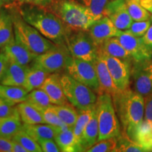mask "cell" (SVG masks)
<instances>
[{
	"mask_svg": "<svg viewBox=\"0 0 152 152\" xmlns=\"http://www.w3.org/2000/svg\"><path fill=\"white\" fill-rule=\"evenodd\" d=\"M16 8L26 22L56 45H66L71 29L52 11L45 7L30 4H18Z\"/></svg>",
	"mask_w": 152,
	"mask_h": 152,
	"instance_id": "cell-1",
	"label": "cell"
},
{
	"mask_svg": "<svg viewBox=\"0 0 152 152\" xmlns=\"http://www.w3.org/2000/svg\"><path fill=\"white\" fill-rule=\"evenodd\" d=\"M112 99L123 132L135 142L139 129L144 122V96L128 87L119 90Z\"/></svg>",
	"mask_w": 152,
	"mask_h": 152,
	"instance_id": "cell-2",
	"label": "cell"
},
{
	"mask_svg": "<svg viewBox=\"0 0 152 152\" xmlns=\"http://www.w3.org/2000/svg\"><path fill=\"white\" fill-rule=\"evenodd\" d=\"M47 9L72 30H88L97 20L90 11L77 0H54Z\"/></svg>",
	"mask_w": 152,
	"mask_h": 152,
	"instance_id": "cell-3",
	"label": "cell"
},
{
	"mask_svg": "<svg viewBox=\"0 0 152 152\" xmlns=\"http://www.w3.org/2000/svg\"><path fill=\"white\" fill-rule=\"evenodd\" d=\"M16 6L8 9L14 23L15 39L37 56L56 47V44L44 37L37 29L25 21Z\"/></svg>",
	"mask_w": 152,
	"mask_h": 152,
	"instance_id": "cell-4",
	"label": "cell"
},
{
	"mask_svg": "<svg viewBox=\"0 0 152 152\" xmlns=\"http://www.w3.org/2000/svg\"><path fill=\"white\" fill-rule=\"evenodd\" d=\"M95 106L99 125L98 142L118 137L121 133V125L114 108L111 95L108 93L99 94Z\"/></svg>",
	"mask_w": 152,
	"mask_h": 152,
	"instance_id": "cell-5",
	"label": "cell"
},
{
	"mask_svg": "<svg viewBox=\"0 0 152 152\" xmlns=\"http://www.w3.org/2000/svg\"><path fill=\"white\" fill-rule=\"evenodd\" d=\"M61 81L66 98L74 107L77 110L90 109L94 107L97 96L94 90L66 73L61 75Z\"/></svg>",
	"mask_w": 152,
	"mask_h": 152,
	"instance_id": "cell-6",
	"label": "cell"
},
{
	"mask_svg": "<svg viewBox=\"0 0 152 152\" xmlns=\"http://www.w3.org/2000/svg\"><path fill=\"white\" fill-rule=\"evenodd\" d=\"M66 45L71 56L94 63L99 56V47L87 30H71L66 37Z\"/></svg>",
	"mask_w": 152,
	"mask_h": 152,
	"instance_id": "cell-7",
	"label": "cell"
},
{
	"mask_svg": "<svg viewBox=\"0 0 152 152\" xmlns=\"http://www.w3.org/2000/svg\"><path fill=\"white\" fill-rule=\"evenodd\" d=\"M65 71L73 78L99 93V84L94 63L71 56L68 60Z\"/></svg>",
	"mask_w": 152,
	"mask_h": 152,
	"instance_id": "cell-8",
	"label": "cell"
},
{
	"mask_svg": "<svg viewBox=\"0 0 152 152\" xmlns=\"http://www.w3.org/2000/svg\"><path fill=\"white\" fill-rule=\"evenodd\" d=\"M71 57L66 45H56L47 52L37 56L34 62L49 73L64 71Z\"/></svg>",
	"mask_w": 152,
	"mask_h": 152,
	"instance_id": "cell-9",
	"label": "cell"
},
{
	"mask_svg": "<svg viewBox=\"0 0 152 152\" xmlns=\"http://www.w3.org/2000/svg\"><path fill=\"white\" fill-rule=\"evenodd\" d=\"M134 90L143 96L152 93V60L134 61L131 67Z\"/></svg>",
	"mask_w": 152,
	"mask_h": 152,
	"instance_id": "cell-10",
	"label": "cell"
},
{
	"mask_svg": "<svg viewBox=\"0 0 152 152\" xmlns=\"http://www.w3.org/2000/svg\"><path fill=\"white\" fill-rule=\"evenodd\" d=\"M106 63L114 84L120 91L129 87L131 77V62L106 55L100 54Z\"/></svg>",
	"mask_w": 152,
	"mask_h": 152,
	"instance_id": "cell-11",
	"label": "cell"
},
{
	"mask_svg": "<svg viewBox=\"0 0 152 152\" xmlns=\"http://www.w3.org/2000/svg\"><path fill=\"white\" fill-rule=\"evenodd\" d=\"M116 37L130 54L133 61H140L151 58L152 51L144 45L142 37H136L126 30H122Z\"/></svg>",
	"mask_w": 152,
	"mask_h": 152,
	"instance_id": "cell-12",
	"label": "cell"
},
{
	"mask_svg": "<svg viewBox=\"0 0 152 152\" xmlns=\"http://www.w3.org/2000/svg\"><path fill=\"white\" fill-rule=\"evenodd\" d=\"M108 16L114 26L120 30H126L130 27L133 20L127 8L126 0H111L105 9Z\"/></svg>",
	"mask_w": 152,
	"mask_h": 152,
	"instance_id": "cell-13",
	"label": "cell"
},
{
	"mask_svg": "<svg viewBox=\"0 0 152 152\" xmlns=\"http://www.w3.org/2000/svg\"><path fill=\"white\" fill-rule=\"evenodd\" d=\"M87 31L94 43L99 47L107 39L118 36L122 30L118 29L109 17L104 16L94 23Z\"/></svg>",
	"mask_w": 152,
	"mask_h": 152,
	"instance_id": "cell-14",
	"label": "cell"
},
{
	"mask_svg": "<svg viewBox=\"0 0 152 152\" xmlns=\"http://www.w3.org/2000/svg\"><path fill=\"white\" fill-rule=\"evenodd\" d=\"M40 88L47 93L53 105H63L69 102L64 94L58 73H51Z\"/></svg>",
	"mask_w": 152,
	"mask_h": 152,
	"instance_id": "cell-15",
	"label": "cell"
},
{
	"mask_svg": "<svg viewBox=\"0 0 152 152\" xmlns=\"http://www.w3.org/2000/svg\"><path fill=\"white\" fill-rule=\"evenodd\" d=\"M2 48L9 62L16 63L20 65L29 66L37 56L17 42L15 38Z\"/></svg>",
	"mask_w": 152,
	"mask_h": 152,
	"instance_id": "cell-16",
	"label": "cell"
},
{
	"mask_svg": "<svg viewBox=\"0 0 152 152\" xmlns=\"http://www.w3.org/2000/svg\"><path fill=\"white\" fill-rule=\"evenodd\" d=\"M97 75L99 84V94L102 93H108L111 96L118 92V90L115 84L110 73L106 63L103 58L99 54L97 58L94 62Z\"/></svg>",
	"mask_w": 152,
	"mask_h": 152,
	"instance_id": "cell-17",
	"label": "cell"
},
{
	"mask_svg": "<svg viewBox=\"0 0 152 152\" xmlns=\"http://www.w3.org/2000/svg\"><path fill=\"white\" fill-rule=\"evenodd\" d=\"M28 68L29 66L9 62L4 75L0 80V84L9 86L23 87Z\"/></svg>",
	"mask_w": 152,
	"mask_h": 152,
	"instance_id": "cell-18",
	"label": "cell"
},
{
	"mask_svg": "<svg viewBox=\"0 0 152 152\" xmlns=\"http://www.w3.org/2000/svg\"><path fill=\"white\" fill-rule=\"evenodd\" d=\"M22 128L37 142L39 140L44 139H55L58 132L64 130L62 128L47 123H23Z\"/></svg>",
	"mask_w": 152,
	"mask_h": 152,
	"instance_id": "cell-19",
	"label": "cell"
},
{
	"mask_svg": "<svg viewBox=\"0 0 152 152\" xmlns=\"http://www.w3.org/2000/svg\"><path fill=\"white\" fill-rule=\"evenodd\" d=\"M31 65L28 68L23 86L29 92L35 89L40 88L47 77L51 74L34 61Z\"/></svg>",
	"mask_w": 152,
	"mask_h": 152,
	"instance_id": "cell-20",
	"label": "cell"
},
{
	"mask_svg": "<svg viewBox=\"0 0 152 152\" xmlns=\"http://www.w3.org/2000/svg\"><path fill=\"white\" fill-rule=\"evenodd\" d=\"M98 138L99 125L96 113V106H95L94 113L85 126L82 134L80 144L81 151H87V149L92 147L98 142Z\"/></svg>",
	"mask_w": 152,
	"mask_h": 152,
	"instance_id": "cell-21",
	"label": "cell"
},
{
	"mask_svg": "<svg viewBox=\"0 0 152 152\" xmlns=\"http://www.w3.org/2000/svg\"><path fill=\"white\" fill-rule=\"evenodd\" d=\"M99 54L115 57L130 62L133 61L130 54L125 50L116 37L110 38L102 43L99 47Z\"/></svg>",
	"mask_w": 152,
	"mask_h": 152,
	"instance_id": "cell-22",
	"label": "cell"
},
{
	"mask_svg": "<svg viewBox=\"0 0 152 152\" xmlns=\"http://www.w3.org/2000/svg\"><path fill=\"white\" fill-rule=\"evenodd\" d=\"M22 126L23 122L18 109L10 115L0 117V137L12 140Z\"/></svg>",
	"mask_w": 152,
	"mask_h": 152,
	"instance_id": "cell-23",
	"label": "cell"
},
{
	"mask_svg": "<svg viewBox=\"0 0 152 152\" xmlns=\"http://www.w3.org/2000/svg\"><path fill=\"white\" fill-rule=\"evenodd\" d=\"M15 38L12 17L8 9H0V49Z\"/></svg>",
	"mask_w": 152,
	"mask_h": 152,
	"instance_id": "cell-24",
	"label": "cell"
},
{
	"mask_svg": "<svg viewBox=\"0 0 152 152\" xmlns=\"http://www.w3.org/2000/svg\"><path fill=\"white\" fill-rule=\"evenodd\" d=\"M28 91L23 87L9 86L0 84V97L11 106L26 100Z\"/></svg>",
	"mask_w": 152,
	"mask_h": 152,
	"instance_id": "cell-25",
	"label": "cell"
},
{
	"mask_svg": "<svg viewBox=\"0 0 152 152\" xmlns=\"http://www.w3.org/2000/svg\"><path fill=\"white\" fill-rule=\"evenodd\" d=\"M16 108L23 123L26 124L45 123L42 112L35 109L26 101L17 104Z\"/></svg>",
	"mask_w": 152,
	"mask_h": 152,
	"instance_id": "cell-26",
	"label": "cell"
},
{
	"mask_svg": "<svg viewBox=\"0 0 152 152\" xmlns=\"http://www.w3.org/2000/svg\"><path fill=\"white\" fill-rule=\"evenodd\" d=\"M55 141L62 152H73L77 151L73 128H69L61 131L55 137Z\"/></svg>",
	"mask_w": 152,
	"mask_h": 152,
	"instance_id": "cell-27",
	"label": "cell"
},
{
	"mask_svg": "<svg viewBox=\"0 0 152 152\" xmlns=\"http://www.w3.org/2000/svg\"><path fill=\"white\" fill-rule=\"evenodd\" d=\"M52 109L56 112L58 116L69 128H73L78 116V111H76V108L70 104L63 105H52Z\"/></svg>",
	"mask_w": 152,
	"mask_h": 152,
	"instance_id": "cell-28",
	"label": "cell"
},
{
	"mask_svg": "<svg viewBox=\"0 0 152 152\" xmlns=\"http://www.w3.org/2000/svg\"><path fill=\"white\" fill-rule=\"evenodd\" d=\"M26 101L41 112L53 105L48 95L41 88L28 92Z\"/></svg>",
	"mask_w": 152,
	"mask_h": 152,
	"instance_id": "cell-29",
	"label": "cell"
},
{
	"mask_svg": "<svg viewBox=\"0 0 152 152\" xmlns=\"http://www.w3.org/2000/svg\"><path fill=\"white\" fill-rule=\"evenodd\" d=\"M95 109V106L94 108L86 110H77L78 111V116H77V121H76L75 124L73 126V130L75 136L76 143L77 146V151H81L80 146V140L81 137L83 134V130L86 126L87 123L90 121V118L92 117L93 113H94Z\"/></svg>",
	"mask_w": 152,
	"mask_h": 152,
	"instance_id": "cell-30",
	"label": "cell"
},
{
	"mask_svg": "<svg viewBox=\"0 0 152 152\" xmlns=\"http://www.w3.org/2000/svg\"><path fill=\"white\" fill-rule=\"evenodd\" d=\"M117 146L115 152H145L144 149L137 142L133 141L124 132H121L117 137Z\"/></svg>",
	"mask_w": 152,
	"mask_h": 152,
	"instance_id": "cell-31",
	"label": "cell"
},
{
	"mask_svg": "<svg viewBox=\"0 0 152 152\" xmlns=\"http://www.w3.org/2000/svg\"><path fill=\"white\" fill-rule=\"evenodd\" d=\"M126 4L133 21H142L151 18V14L142 7L140 0H126Z\"/></svg>",
	"mask_w": 152,
	"mask_h": 152,
	"instance_id": "cell-32",
	"label": "cell"
},
{
	"mask_svg": "<svg viewBox=\"0 0 152 152\" xmlns=\"http://www.w3.org/2000/svg\"><path fill=\"white\" fill-rule=\"evenodd\" d=\"M20 143L26 149L27 152H42L40 145L35 139L32 137L30 134L21 128L12 138Z\"/></svg>",
	"mask_w": 152,
	"mask_h": 152,
	"instance_id": "cell-33",
	"label": "cell"
},
{
	"mask_svg": "<svg viewBox=\"0 0 152 152\" xmlns=\"http://www.w3.org/2000/svg\"><path fill=\"white\" fill-rule=\"evenodd\" d=\"M135 142L147 151H152V125L144 121L137 134Z\"/></svg>",
	"mask_w": 152,
	"mask_h": 152,
	"instance_id": "cell-34",
	"label": "cell"
},
{
	"mask_svg": "<svg viewBox=\"0 0 152 152\" xmlns=\"http://www.w3.org/2000/svg\"><path fill=\"white\" fill-rule=\"evenodd\" d=\"M85 5L96 20L105 16V9L109 0H77Z\"/></svg>",
	"mask_w": 152,
	"mask_h": 152,
	"instance_id": "cell-35",
	"label": "cell"
},
{
	"mask_svg": "<svg viewBox=\"0 0 152 152\" xmlns=\"http://www.w3.org/2000/svg\"><path fill=\"white\" fill-rule=\"evenodd\" d=\"M117 137L100 140L92 147L87 149V152H115L117 146Z\"/></svg>",
	"mask_w": 152,
	"mask_h": 152,
	"instance_id": "cell-36",
	"label": "cell"
},
{
	"mask_svg": "<svg viewBox=\"0 0 152 152\" xmlns=\"http://www.w3.org/2000/svg\"><path fill=\"white\" fill-rule=\"evenodd\" d=\"M42 115L45 123L58 127V128H62L64 130L69 128V127L64 124V122L60 119V118L58 116L56 112L52 109L51 106L48 109L42 111Z\"/></svg>",
	"mask_w": 152,
	"mask_h": 152,
	"instance_id": "cell-37",
	"label": "cell"
},
{
	"mask_svg": "<svg viewBox=\"0 0 152 152\" xmlns=\"http://www.w3.org/2000/svg\"><path fill=\"white\" fill-rule=\"evenodd\" d=\"M151 24V18L149 20H142V21H133L130 27L128 30H126V31L136 37H142L147 33Z\"/></svg>",
	"mask_w": 152,
	"mask_h": 152,
	"instance_id": "cell-38",
	"label": "cell"
},
{
	"mask_svg": "<svg viewBox=\"0 0 152 152\" xmlns=\"http://www.w3.org/2000/svg\"><path fill=\"white\" fill-rule=\"evenodd\" d=\"M41 149L44 152H59L60 148L54 139H44L38 141Z\"/></svg>",
	"mask_w": 152,
	"mask_h": 152,
	"instance_id": "cell-39",
	"label": "cell"
},
{
	"mask_svg": "<svg viewBox=\"0 0 152 152\" xmlns=\"http://www.w3.org/2000/svg\"><path fill=\"white\" fill-rule=\"evenodd\" d=\"M144 121L152 125V93L144 97Z\"/></svg>",
	"mask_w": 152,
	"mask_h": 152,
	"instance_id": "cell-40",
	"label": "cell"
},
{
	"mask_svg": "<svg viewBox=\"0 0 152 152\" xmlns=\"http://www.w3.org/2000/svg\"><path fill=\"white\" fill-rule=\"evenodd\" d=\"M17 110L16 106H11L0 97V117H4L13 114Z\"/></svg>",
	"mask_w": 152,
	"mask_h": 152,
	"instance_id": "cell-41",
	"label": "cell"
},
{
	"mask_svg": "<svg viewBox=\"0 0 152 152\" xmlns=\"http://www.w3.org/2000/svg\"><path fill=\"white\" fill-rule=\"evenodd\" d=\"M19 4H30L40 7H48L52 4L54 0H17Z\"/></svg>",
	"mask_w": 152,
	"mask_h": 152,
	"instance_id": "cell-42",
	"label": "cell"
},
{
	"mask_svg": "<svg viewBox=\"0 0 152 152\" xmlns=\"http://www.w3.org/2000/svg\"><path fill=\"white\" fill-rule=\"evenodd\" d=\"M9 64V61L5 54L4 48H1V50H0V80L4 75Z\"/></svg>",
	"mask_w": 152,
	"mask_h": 152,
	"instance_id": "cell-43",
	"label": "cell"
},
{
	"mask_svg": "<svg viewBox=\"0 0 152 152\" xmlns=\"http://www.w3.org/2000/svg\"><path fill=\"white\" fill-rule=\"evenodd\" d=\"M0 152H12V140L0 137Z\"/></svg>",
	"mask_w": 152,
	"mask_h": 152,
	"instance_id": "cell-44",
	"label": "cell"
},
{
	"mask_svg": "<svg viewBox=\"0 0 152 152\" xmlns=\"http://www.w3.org/2000/svg\"><path fill=\"white\" fill-rule=\"evenodd\" d=\"M151 24L147 30V33L144 34L143 37H142V39L144 43V45L152 51V16H151Z\"/></svg>",
	"mask_w": 152,
	"mask_h": 152,
	"instance_id": "cell-45",
	"label": "cell"
},
{
	"mask_svg": "<svg viewBox=\"0 0 152 152\" xmlns=\"http://www.w3.org/2000/svg\"><path fill=\"white\" fill-rule=\"evenodd\" d=\"M18 4V2L17 0H0V9H8Z\"/></svg>",
	"mask_w": 152,
	"mask_h": 152,
	"instance_id": "cell-46",
	"label": "cell"
},
{
	"mask_svg": "<svg viewBox=\"0 0 152 152\" xmlns=\"http://www.w3.org/2000/svg\"><path fill=\"white\" fill-rule=\"evenodd\" d=\"M12 140V152H27L26 149L16 140Z\"/></svg>",
	"mask_w": 152,
	"mask_h": 152,
	"instance_id": "cell-47",
	"label": "cell"
},
{
	"mask_svg": "<svg viewBox=\"0 0 152 152\" xmlns=\"http://www.w3.org/2000/svg\"><path fill=\"white\" fill-rule=\"evenodd\" d=\"M140 3L146 10L152 14V0H140Z\"/></svg>",
	"mask_w": 152,
	"mask_h": 152,
	"instance_id": "cell-48",
	"label": "cell"
}]
</instances>
